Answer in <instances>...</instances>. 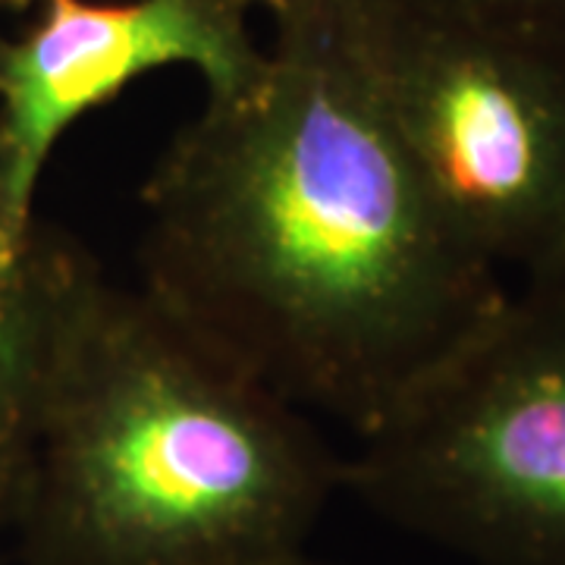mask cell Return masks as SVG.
<instances>
[{
	"label": "cell",
	"instance_id": "1",
	"mask_svg": "<svg viewBox=\"0 0 565 565\" xmlns=\"http://www.w3.org/2000/svg\"><path fill=\"white\" fill-rule=\"evenodd\" d=\"M267 17L262 73L204 98L141 189V286L286 403L362 437L509 289L424 189L330 0Z\"/></svg>",
	"mask_w": 565,
	"mask_h": 565
},
{
	"label": "cell",
	"instance_id": "2",
	"mask_svg": "<svg viewBox=\"0 0 565 565\" xmlns=\"http://www.w3.org/2000/svg\"><path fill=\"white\" fill-rule=\"evenodd\" d=\"M343 471L302 408L66 236L17 565H282Z\"/></svg>",
	"mask_w": 565,
	"mask_h": 565
},
{
	"label": "cell",
	"instance_id": "3",
	"mask_svg": "<svg viewBox=\"0 0 565 565\" xmlns=\"http://www.w3.org/2000/svg\"><path fill=\"white\" fill-rule=\"evenodd\" d=\"M343 490L471 565H565V262L359 437Z\"/></svg>",
	"mask_w": 565,
	"mask_h": 565
},
{
	"label": "cell",
	"instance_id": "4",
	"mask_svg": "<svg viewBox=\"0 0 565 565\" xmlns=\"http://www.w3.org/2000/svg\"><path fill=\"white\" fill-rule=\"evenodd\" d=\"M349 61L481 262H565V39L434 0H330Z\"/></svg>",
	"mask_w": 565,
	"mask_h": 565
},
{
	"label": "cell",
	"instance_id": "5",
	"mask_svg": "<svg viewBox=\"0 0 565 565\" xmlns=\"http://www.w3.org/2000/svg\"><path fill=\"white\" fill-rule=\"evenodd\" d=\"M252 0H41L20 32H0V248L29 252L44 167L63 136L170 66L204 79V98L245 88L264 44Z\"/></svg>",
	"mask_w": 565,
	"mask_h": 565
},
{
	"label": "cell",
	"instance_id": "6",
	"mask_svg": "<svg viewBox=\"0 0 565 565\" xmlns=\"http://www.w3.org/2000/svg\"><path fill=\"white\" fill-rule=\"evenodd\" d=\"M66 233L41 223L29 252L0 248V531H10L29 459L51 292Z\"/></svg>",
	"mask_w": 565,
	"mask_h": 565
},
{
	"label": "cell",
	"instance_id": "7",
	"mask_svg": "<svg viewBox=\"0 0 565 565\" xmlns=\"http://www.w3.org/2000/svg\"><path fill=\"white\" fill-rule=\"evenodd\" d=\"M468 17L565 39V0H434Z\"/></svg>",
	"mask_w": 565,
	"mask_h": 565
},
{
	"label": "cell",
	"instance_id": "8",
	"mask_svg": "<svg viewBox=\"0 0 565 565\" xmlns=\"http://www.w3.org/2000/svg\"><path fill=\"white\" fill-rule=\"evenodd\" d=\"M41 0H0V13H17V17H29Z\"/></svg>",
	"mask_w": 565,
	"mask_h": 565
},
{
	"label": "cell",
	"instance_id": "9",
	"mask_svg": "<svg viewBox=\"0 0 565 565\" xmlns=\"http://www.w3.org/2000/svg\"><path fill=\"white\" fill-rule=\"evenodd\" d=\"M258 10L264 13H274V10H282V7H296V3H311V0H252Z\"/></svg>",
	"mask_w": 565,
	"mask_h": 565
},
{
	"label": "cell",
	"instance_id": "10",
	"mask_svg": "<svg viewBox=\"0 0 565 565\" xmlns=\"http://www.w3.org/2000/svg\"><path fill=\"white\" fill-rule=\"evenodd\" d=\"M282 565H330V563H321V559H311L308 553H302V556H296V559H289V563Z\"/></svg>",
	"mask_w": 565,
	"mask_h": 565
},
{
	"label": "cell",
	"instance_id": "11",
	"mask_svg": "<svg viewBox=\"0 0 565 565\" xmlns=\"http://www.w3.org/2000/svg\"><path fill=\"white\" fill-rule=\"evenodd\" d=\"M0 565H7V563H3V559H0Z\"/></svg>",
	"mask_w": 565,
	"mask_h": 565
}]
</instances>
